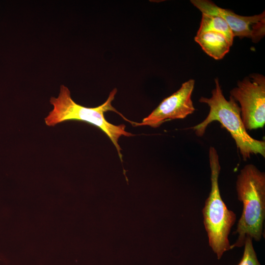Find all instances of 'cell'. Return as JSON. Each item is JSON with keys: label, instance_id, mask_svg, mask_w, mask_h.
<instances>
[{"label": "cell", "instance_id": "1", "mask_svg": "<svg viewBox=\"0 0 265 265\" xmlns=\"http://www.w3.org/2000/svg\"><path fill=\"white\" fill-rule=\"evenodd\" d=\"M117 91L116 88L113 89L106 101L101 105L95 107H87L75 103L71 98L69 88L61 85L58 97L50 98V103L53 108L45 118V123L48 126H54L63 122L74 120L85 122L95 126L109 137L122 159L121 149L118 144L119 138L122 136H131L133 134L125 130L126 126L124 124L115 125L109 123L106 119L104 113L108 111H113L132 125H133L134 122L127 119L112 106L111 103Z\"/></svg>", "mask_w": 265, "mask_h": 265}, {"label": "cell", "instance_id": "2", "mask_svg": "<svg viewBox=\"0 0 265 265\" xmlns=\"http://www.w3.org/2000/svg\"><path fill=\"white\" fill-rule=\"evenodd\" d=\"M214 82L212 96L201 97L199 100L200 103L209 106V113L203 121L191 129L198 136H202L211 123L218 121L230 133L244 160L249 159L252 154H260L265 157V141L256 139L248 133L237 102L231 96L227 100L223 94L218 79H215Z\"/></svg>", "mask_w": 265, "mask_h": 265}, {"label": "cell", "instance_id": "3", "mask_svg": "<svg viewBox=\"0 0 265 265\" xmlns=\"http://www.w3.org/2000/svg\"><path fill=\"white\" fill-rule=\"evenodd\" d=\"M239 201L242 203L241 215L235 233L238 235L231 248L244 245L247 237L259 241L263 235L265 218V174L255 165H246L236 182Z\"/></svg>", "mask_w": 265, "mask_h": 265}, {"label": "cell", "instance_id": "4", "mask_svg": "<svg viewBox=\"0 0 265 265\" xmlns=\"http://www.w3.org/2000/svg\"><path fill=\"white\" fill-rule=\"evenodd\" d=\"M209 158L211 189L202 213L209 245L219 260L225 252L232 249L229 235L236 222V215L227 208L220 195L218 177L221 167L217 152L213 147L209 149Z\"/></svg>", "mask_w": 265, "mask_h": 265}, {"label": "cell", "instance_id": "5", "mask_svg": "<svg viewBox=\"0 0 265 265\" xmlns=\"http://www.w3.org/2000/svg\"><path fill=\"white\" fill-rule=\"evenodd\" d=\"M240 105L241 117L246 130L262 128L265 124V77L253 73L238 82L230 91Z\"/></svg>", "mask_w": 265, "mask_h": 265}, {"label": "cell", "instance_id": "6", "mask_svg": "<svg viewBox=\"0 0 265 265\" xmlns=\"http://www.w3.org/2000/svg\"><path fill=\"white\" fill-rule=\"evenodd\" d=\"M191 3L202 14L218 16L230 27L234 37L249 38L254 42L259 41L265 34V13L251 16L236 14L229 9L221 8L208 0H191Z\"/></svg>", "mask_w": 265, "mask_h": 265}, {"label": "cell", "instance_id": "7", "mask_svg": "<svg viewBox=\"0 0 265 265\" xmlns=\"http://www.w3.org/2000/svg\"><path fill=\"white\" fill-rule=\"evenodd\" d=\"M195 80L190 79L183 83L171 95L164 99L159 105L141 122L134 126H149L156 128L166 121L184 119L195 110L191 95Z\"/></svg>", "mask_w": 265, "mask_h": 265}, {"label": "cell", "instance_id": "8", "mask_svg": "<svg viewBox=\"0 0 265 265\" xmlns=\"http://www.w3.org/2000/svg\"><path fill=\"white\" fill-rule=\"evenodd\" d=\"M194 39L204 52L216 60L223 58L232 46L224 35L213 31L197 32Z\"/></svg>", "mask_w": 265, "mask_h": 265}, {"label": "cell", "instance_id": "9", "mask_svg": "<svg viewBox=\"0 0 265 265\" xmlns=\"http://www.w3.org/2000/svg\"><path fill=\"white\" fill-rule=\"evenodd\" d=\"M213 31L224 35L232 45L234 36L227 23L221 17L213 15L202 14L198 33Z\"/></svg>", "mask_w": 265, "mask_h": 265}, {"label": "cell", "instance_id": "10", "mask_svg": "<svg viewBox=\"0 0 265 265\" xmlns=\"http://www.w3.org/2000/svg\"><path fill=\"white\" fill-rule=\"evenodd\" d=\"M244 247L243 254L238 265H261L258 260L250 237H247L245 238Z\"/></svg>", "mask_w": 265, "mask_h": 265}]
</instances>
